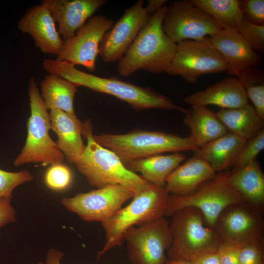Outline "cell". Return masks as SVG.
I'll use <instances>...</instances> for the list:
<instances>
[{"instance_id": "obj_34", "label": "cell", "mask_w": 264, "mask_h": 264, "mask_svg": "<svg viewBox=\"0 0 264 264\" xmlns=\"http://www.w3.org/2000/svg\"><path fill=\"white\" fill-rule=\"evenodd\" d=\"M239 7L243 19L258 25H264V0H239Z\"/></svg>"}, {"instance_id": "obj_4", "label": "cell", "mask_w": 264, "mask_h": 264, "mask_svg": "<svg viewBox=\"0 0 264 264\" xmlns=\"http://www.w3.org/2000/svg\"><path fill=\"white\" fill-rule=\"evenodd\" d=\"M101 146L115 153L124 165L133 160L166 152L196 151L192 138L160 131L136 129L125 134H93Z\"/></svg>"}, {"instance_id": "obj_17", "label": "cell", "mask_w": 264, "mask_h": 264, "mask_svg": "<svg viewBox=\"0 0 264 264\" xmlns=\"http://www.w3.org/2000/svg\"><path fill=\"white\" fill-rule=\"evenodd\" d=\"M55 22L49 10L41 4L28 9L18 22V27L22 33L30 35L43 53L57 56L64 41Z\"/></svg>"}, {"instance_id": "obj_37", "label": "cell", "mask_w": 264, "mask_h": 264, "mask_svg": "<svg viewBox=\"0 0 264 264\" xmlns=\"http://www.w3.org/2000/svg\"><path fill=\"white\" fill-rule=\"evenodd\" d=\"M12 197L0 198V228L15 222L16 210L11 204Z\"/></svg>"}, {"instance_id": "obj_15", "label": "cell", "mask_w": 264, "mask_h": 264, "mask_svg": "<svg viewBox=\"0 0 264 264\" xmlns=\"http://www.w3.org/2000/svg\"><path fill=\"white\" fill-rule=\"evenodd\" d=\"M150 17L142 0H138L126 9L122 17L102 38L99 54L103 60L107 63L119 61Z\"/></svg>"}, {"instance_id": "obj_38", "label": "cell", "mask_w": 264, "mask_h": 264, "mask_svg": "<svg viewBox=\"0 0 264 264\" xmlns=\"http://www.w3.org/2000/svg\"><path fill=\"white\" fill-rule=\"evenodd\" d=\"M192 262L194 264H220L217 251L203 255Z\"/></svg>"}, {"instance_id": "obj_24", "label": "cell", "mask_w": 264, "mask_h": 264, "mask_svg": "<svg viewBox=\"0 0 264 264\" xmlns=\"http://www.w3.org/2000/svg\"><path fill=\"white\" fill-rule=\"evenodd\" d=\"M184 115L183 122L190 130L189 136L198 148L228 132L215 113L207 107H192Z\"/></svg>"}, {"instance_id": "obj_42", "label": "cell", "mask_w": 264, "mask_h": 264, "mask_svg": "<svg viewBox=\"0 0 264 264\" xmlns=\"http://www.w3.org/2000/svg\"><path fill=\"white\" fill-rule=\"evenodd\" d=\"M44 264L41 262H38L36 263V264Z\"/></svg>"}, {"instance_id": "obj_12", "label": "cell", "mask_w": 264, "mask_h": 264, "mask_svg": "<svg viewBox=\"0 0 264 264\" xmlns=\"http://www.w3.org/2000/svg\"><path fill=\"white\" fill-rule=\"evenodd\" d=\"M162 26L164 33L176 44L211 37L222 29L204 10L186 0L174 1L167 6Z\"/></svg>"}, {"instance_id": "obj_1", "label": "cell", "mask_w": 264, "mask_h": 264, "mask_svg": "<svg viewBox=\"0 0 264 264\" xmlns=\"http://www.w3.org/2000/svg\"><path fill=\"white\" fill-rule=\"evenodd\" d=\"M43 66L49 74L65 79L77 87L83 86L111 95L126 102L136 110L150 109L177 110L184 114L188 110L177 105L170 98L152 88L139 87L116 77L96 76L80 70L66 62L46 59L43 62Z\"/></svg>"}, {"instance_id": "obj_8", "label": "cell", "mask_w": 264, "mask_h": 264, "mask_svg": "<svg viewBox=\"0 0 264 264\" xmlns=\"http://www.w3.org/2000/svg\"><path fill=\"white\" fill-rule=\"evenodd\" d=\"M229 173L230 171L218 173L214 178L205 181L189 195L170 194L164 217H171L186 208H195L203 214L208 225L214 228L219 216L226 207L246 202L229 184Z\"/></svg>"}, {"instance_id": "obj_22", "label": "cell", "mask_w": 264, "mask_h": 264, "mask_svg": "<svg viewBox=\"0 0 264 264\" xmlns=\"http://www.w3.org/2000/svg\"><path fill=\"white\" fill-rule=\"evenodd\" d=\"M229 182L246 202L264 211V174L257 158L230 171Z\"/></svg>"}, {"instance_id": "obj_28", "label": "cell", "mask_w": 264, "mask_h": 264, "mask_svg": "<svg viewBox=\"0 0 264 264\" xmlns=\"http://www.w3.org/2000/svg\"><path fill=\"white\" fill-rule=\"evenodd\" d=\"M212 17L223 29H236L244 20L238 0H190Z\"/></svg>"}, {"instance_id": "obj_31", "label": "cell", "mask_w": 264, "mask_h": 264, "mask_svg": "<svg viewBox=\"0 0 264 264\" xmlns=\"http://www.w3.org/2000/svg\"><path fill=\"white\" fill-rule=\"evenodd\" d=\"M33 179V176L27 170L12 172L0 169V198L12 197L15 188Z\"/></svg>"}, {"instance_id": "obj_36", "label": "cell", "mask_w": 264, "mask_h": 264, "mask_svg": "<svg viewBox=\"0 0 264 264\" xmlns=\"http://www.w3.org/2000/svg\"><path fill=\"white\" fill-rule=\"evenodd\" d=\"M240 247L233 242L221 240L217 250L220 264H239Z\"/></svg>"}, {"instance_id": "obj_5", "label": "cell", "mask_w": 264, "mask_h": 264, "mask_svg": "<svg viewBox=\"0 0 264 264\" xmlns=\"http://www.w3.org/2000/svg\"><path fill=\"white\" fill-rule=\"evenodd\" d=\"M169 195L165 187L150 183L145 189L136 193L127 206L122 207L111 217L101 223L106 242L97 253V262L107 252L123 244V235L130 228L164 217Z\"/></svg>"}, {"instance_id": "obj_18", "label": "cell", "mask_w": 264, "mask_h": 264, "mask_svg": "<svg viewBox=\"0 0 264 264\" xmlns=\"http://www.w3.org/2000/svg\"><path fill=\"white\" fill-rule=\"evenodd\" d=\"M210 38L225 61L227 73L234 77L262 62L259 55L235 29L222 28Z\"/></svg>"}, {"instance_id": "obj_23", "label": "cell", "mask_w": 264, "mask_h": 264, "mask_svg": "<svg viewBox=\"0 0 264 264\" xmlns=\"http://www.w3.org/2000/svg\"><path fill=\"white\" fill-rule=\"evenodd\" d=\"M245 142L236 134L228 132L198 148L193 152L194 156L207 162L217 173L221 172L230 167Z\"/></svg>"}, {"instance_id": "obj_33", "label": "cell", "mask_w": 264, "mask_h": 264, "mask_svg": "<svg viewBox=\"0 0 264 264\" xmlns=\"http://www.w3.org/2000/svg\"><path fill=\"white\" fill-rule=\"evenodd\" d=\"M253 49H264V25L251 23L244 19L235 29Z\"/></svg>"}, {"instance_id": "obj_11", "label": "cell", "mask_w": 264, "mask_h": 264, "mask_svg": "<svg viewBox=\"0 0 264 264\" xmlns=\"http://www.w3.org/2000/svg\"><path fill=\"white\" fill-rule=\"evenodd\" d=\"M263 211L243 202L226 207L220 215L214 229L221 240L233 242L240 248L264 244Z\"/></svg>"}, {"instance_id": "obj_14", "label": "cell", "mask_w": 264, "mask_h": 264, "mask_svg": "<svg viewBox=\"0 0 264 264\" xmlns=\"http://www.w3.org/2000/svg\"><path fill=\"white\" fill-rule=\"evenodd\" d=\"M114 22L102 15H93L76 32L72 38L64 42L55 60L74 66L81 65L90 72L96 69L100 41Z\"/></svg>"}, {"instance_id": "obj_29", "label": "cell", "mask_w": 264, "mask_h": 264, "mask_svg": "<svg viewBox=\"0 0 264 264\" xmlns=\"http://www.w3.org/2000/svg\"><path fill=\"white\" fill-rule=\"evenodd\" d=\"M244 89L248 99L264 119V73L256 67L242 70L236 77Z\"/></svg>"}, {"instance_id": "obj_13", "label": "cell", "mask_w": 264, "mask_h": 264, "mask_svg": "<svg viewBox=\"0 0 264 264\" xmlns=\"http://www.w3.org/2000/svg\"><path fill=\"white\" fill-rule=\"evenodd\" d=\"M135 193L126 186L108 185L71 198H63L61 202L85 221L102 223L121 209L125 202L132 198Z\"/></svg>"}, {"instance_id": "obj_30", "label": "cell", "mask_w": 264, "mask_h": 264, "mask_svg": "<svg viewBox=\"0 0 264 264\" xmlns=\"http://www.w3.org/2000/svg\"><path fill=\"white\" fill-rule=\"evenodd\" d=\"M264 149V129L245 143L238 155L232 161L230 167L233 168H243L254 159Z\"/></svg>"}, {"instance_id": "obj_26", "label": "cell", "mask_w": 264, "mask_h": 264, "mask_svg": "<svg viewBox=\"0 0 264 264\" xmlns=\"http://www.w3.org/2000/svg\"><path fill=\"white\" fill-rule=\"evenodd\" d=\"M215 113L228 132L245 141L264 129V119L249 103L236 108L220 109Z\"/></svg>"}, {"instance_id": "obj_41", "label": "cell", "mask_w": 264, "mask_h": 264, "mask_svg": "<svg viewBox=\"0 0 264 264\" xmlns=\"http://www.w3.org/2000/svg\"><path fill=\"white\" fill-rule=\"evenodd\" d=\"M164 264H194L193 262L184 260H166Z\"/></svg>"}, {"instance_id": "obj_21", "label": "cell", "mask_w": 264, "mask_h": 264, "mask_svg": "<svg viewBox=\"0 0 264 264\" xmlns=\"http://www.w3.org/2000/svg\"><path fill=\"white\" fill-rule=\"evenodd\" d=\"M217 173L206 161L193 157L178 166L166 179L165 188L171 195L185 196L194 192Z\"/></svg>"}, {"instance_id": "obj_25", "label": "cell", "mask_w": 264, "mask_h": 264, "mask_svg": "<svg viewBox=\"0 0 264 264\" xmlns=\"http://www.w3.org/2000/svg\"><path fill=\"white\" fill-rule=\"evenodd\" d=\"M186 158L180 152L169 155L156 154L132 161L125 166L134 173H139L149 182L165 187L169 176Z\"/></svg>"}, {"instance_id": "obj_40", "label": "cell", "mask_w": 264, "mask_h": 264, "mask_svg": "<svg viewBox=\"0 0 264 264\" xmlns=\"http://www.w3.org/2000/svg\"><path fill=\"white\" fill-rule=\"evenodd\" d=\"M147 5L145 8L151 16L162 7L166 5L167 0H148Z\"/></svg>"}, {"instance_id": "obj_20", "label": "cell", "mask_w": 264, "mask_h": 264, "mask_svg": "<svg viewBox=\"0 0 264 264\" xmlns=\"http://www.w3.org/2000/svg\"><path fill=\"white\" fill-rule=\"evenodd\" d=\"M49 117L51 129L57 134L56 142L66 160L74 162L83 154L86 145L82 140L84 124L60 110H51Z\"/></svg>"}, {"instance_id": "obj_32", "label": "cell", "mask_w": 264, "mask_h": 264, "mask_svg": "<svg viewBox=\"0 0 264 264\" xmlns=\"http://www.w3.org/2000/svg\"><path fill=\"white\" fill-rule=\"evenodd\" d=\"M71 178L69 169L62 163H58L50 165L45 173L44 180L49 188L61 190L68 186Z\"/></svg>"}, {"instance_id": "obj_39", "label": "cell", "mask_w": 264, "mask_h": 264, "mask_svg": "<svg viewBox=\"0 0 264 264\" xmlns=\"http://www.w3.org/2000/svg\"><path fill=\"white\" fill-rule=\"evenodd\" d=\"M64 256V254L62 251L51 248L47 253L45 264H61V260Z\"/></svg>"}, {"instance_id": "obj_16", "label": "cell", "mask_w": 264, "mask_h": 264, "mask_svg": "<svg viewBox=\"0 0 264 264\" xmlns=\"http://www.w3.org/2000/svg\"><path fill=\"white\" fill-rule=\"evenodd\" d=\"M107 2L106 0H43L41 4L50 12L58 24V32L65 41L74 37L77 30Z\"/></svg>"}, {"instance_id": "obj_2", "label": "cell", "mask_w": 264, "mask_h": 264, "mask_svg": "<svg viewBox=\"0 0 264 264\" xmlns=\"http://www.w3.org/2000/svg\"><path fill=\"white\" fill-rule=\"evenodd\" d=\"M167 5L152 15L124 56L119 61L118 74L128 77L139 69L166 72L175 56L176 44L163 31L162 22Z\"/></svg>"}, {"instance_id": "obj_7", "label": "cell", "mask_w": 264, "mask_h": 264, "mask_svg": "<svg viewBox=\"0 0 264 264\" xmlns=\"http://www.w3.org/2000/svg\"><path fill=\"white\" fill-rule=\"evenodd\" d=\"M28 93L30 115L27 124V136L13 164L20 166L30 163L43 165L61 163L65 156L50 135L49 112L33 78L29 81Z\"/></svg>"}, {"instance_id": "obj_10", "label": "cell", "mask_w": 264, "mask_h": 264, "mask_svg": "<svg viewBox=\"0 0 264 264\" xmlns=\"http://www.w3.org/2000/svg\"><path fill=\"white\" fill-rule=\"evenodd\" d=\"M132 264H164L172 242L169 220L162 217L128 229L123 236Z\"/></svg>"}, {"instance_id": "obj_6", "label": "cell", "mask_w": 264, "mask_h": 264, "mask_svg": "<svg viewBox=\"0 0 264 264\" xmlns=\"http://www.w3.org/2000/svg\"><path fill=\"white\" fill-rule=\"evenodd\" d=\"M170 218L172 242L167 251L170 260L193 262L203 255L218 250L221 240L198 209L186 208Z\"/></svg>"}, {"instance_id": "obj_27", "label": "cell", "mask_w": 264, "mask_h": 264, "mask_svg": "<svg viewBox=\"0 0 264 264\" xmlns=\"http://www.w3.org/2000/svg\"><path fill=\"white\" fill-rule=\"evenodd\" d=\"M40 89L48 110H60L77 117L74 109V98L77 88L72 83L49 74L41 82Z\"/></svg>"}, {"instance_id": "obj_35", "label": "cell", "mask_w": 264, "mask_h": 264, "mask_svg": "<svg viewBox=\"0 0 264 264\" xmlns=\"http://www.w3.org/2000/svg\"><path fill=\"white\" fill-rule=\"evenodd\" d=\"M263 244H251L240 248L239 264H264Z\"/></svg>"}, {"instance_id": "obj_3", "label": "cell", "mask_w": 264, "mask_h": 264, "mask_svg": "<svg viewBox=\"0 0 264 264\" xmlns=\"http://www.w3.org/2000/svg\"><path fill=\"white\" fill-rule=\"evenodd\" d=\"M83 124V136L87 141L86 149L74 164L90 186L97 189L118 184L137 193L149 185L150 182L141 176L128 170L115 153L96 142L90 120Z\"/></svg>"}, {"instance_id": "obj_9", "label": "cell", "mask_w": 264, "mask_h": 264, "mask_svg": "<svg viewBox=\"0 0 264 264\" xmlns=\"http://www.w3.org/2000/svg\"><path fill=\"white\" fill-rule=\"evenodd\" d=\"M228 66L210 37L185 40L176 44L175 56L165 72L180 76L186 82L195 84L204 74L227 72Z\"/></svg>"}, {"instance_id": "obj_19", "label": "cell", "mask_w": 264, "mask_h": 264, "mask_svg": "<svg viewBox=\"0 0 264 264\" xmlns=\"http://www.w3.org/2000/svg\"><path fill=\"white\" fill-rule=\"evenodd\" d=\"M184 101L191 107L215 105L221 109H233L248 103L245 91L237 78L232 76L210 85L203 90L186 96Z\"/></svg>"}]
</instances>
